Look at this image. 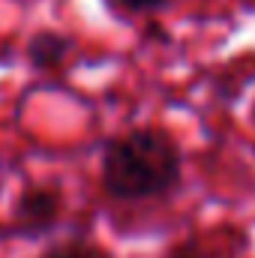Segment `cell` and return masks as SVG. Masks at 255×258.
<instances>
[{
  "instance_id": "cell-5",
  "label": "cell",
  "mask_w": 255,
  "mask_h": 258,
  "mask_svg": "<svg viewBox=\"0 0 255 258\" xmlns=\"http://www.w3.org/2000/svg\"><path fill=\"white\" fill-rule=\"evenodd\" d=\"M42 258H84V252H78L75 246H60V249H51Z\"/></svg>"
},
{
  "instance_id": "cell-6",
  "label": "cell",
  "mask_w": 255,
  "mask_h": 258,
  "mask_svg": "<svg viewBox=\"0 0 255 258\" xmlns=\"http://www.w3.org/2000/svg\"><path fill=\"white\" fill-rule=\"evenodd\" d=\"M120 3L129 9H153V6H162L165 0H120Z\"/></svg>"
},
{
  "instance_id": "cell-2",
  "label": "cell",
  "mask_w": 255,
  "mask_h": 258,
  "mask_svg": "<svg viewBox=\"0 0 255 258\" xmlns=\"http://www.w3.org/2000/svg\"><path fill=\"white\" fill-rule=\"evenodd\" d=\"M60 216V192L51 186H30L15 201V222L27 234L48 231Z\"/></svg>"
},
{
  "instance_id": "cell-3",
  "label": "cell",
  "mask_w": 255,
  "mask_h": 258,
  "mask_svg": "<svg viewBox=\"0 0 255 258\" xmlns=\"http://www.w3.org/2000/svg\"><path fill=\"white\" fill-rule=\"evenodd\" d=\"M69 51H72V39L66 33H57V30H36L27 39V60L36 72L57 69Z\"/></svg>"
},
{
  "instance_id": "cell-4",
  "label": "cell",
  "mask_w": 255,
  "mask_h": 258,
  "mask_svg": "<svg viewBox=\"0 0 255 258\" xmlns=\"http://www.w3.org/2000/svg\"><path fill=\"white\" fill-rule=\"evenodd\" d=\"M168 258H204V252H201L195 243H183V246H177Z\"/></svg>"
},
{
  "instance_id": "cell-1",
  "label": "cell",
  "mask_w": 255,
  "mask_h": 258,
  "mask_svg": "<svg viewBox=\"0 0 255 258\" xmlns=\"http://www.w3.org/2000/svg\"><path fill=\"white\" fill-rule=\"evenodd\" d=\"M183 156L162 129L138 126L114 135L102 150V189L123 201L159 198L180 183Z\"/></svg>"
}]
</instances>
